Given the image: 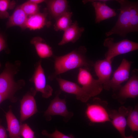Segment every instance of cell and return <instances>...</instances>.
<instances>
[{"mask_svg":"<svg viewBox=\"0 0 138 138\" xmlns=\"http://www.w3.org/2000/svg\"><path fill=\"white\" fill-rule=\"evenodd\" d=\"M87 51L84 46H81L64 55L53 56L54 71L49 76V79L52 80L58 75L71 70L93 66L94 63L86 56Z\"/></svg>","mask_w":138,"mask_h":138,"instance_id":"cell-1","label":"cell"},{"mask_svg":"<svg viewBox=\"0 0 138 138\" xmlns=\"http://www.w3.org/2000/svg\"><path fill=\"white\" fill-rule=\"evenodd\" d=\"M20 64V62L18 61L14 64L7 63L5 69L0 74V94L12 102L16 101L14 94L25 85L23 80L17 82L14 80V76L17 73Z\"/></svg>","mask_w":138,"mask_h":138,"instance_id":"cell-2","label":"cell"},{"mask_svg":"<svg viewBox=\"0 0 138 138\" xmlns=\"http://www.w3.org/2000/svg\"><path fill=\"white\" fill-rule=\"evenodd\" d=\"M108 102L100 98L95 97L92 103L88 104L85 114L89 122L92 123L110 122V110L107 107Z\"/></svg>","mask_w":138,"mask_h":138,"instance_id":"cell-3","label":"cell"},{"mask_svg":"<svg viewBox=\"0 0 138 138\" xmlns=\"http://www.w3.org/2000/svg\"><path fill=\"white\" fill-rule=\"evenodd\" d=\"M116 1L120 5V8L118 9L120 11L118 18L113 28L109 31L106 32L105 34L107 37L113 34H116L124 37L129 33V27L130 21V1L125 0Z\"/></svg>","mask_w":138,"mask_h":138,"instance_id":"cell-4","label":"cell"},{"mask_svg":"<svg viewBox=\"0 0 138 138\" xmlns=\"http://www.w3.org/2000/svg\"><path fill=\"white\" fill-rule=\"evenodd\" d=\"M113 38L108 37L104 40L103 45L107 48L105 55V59L112 61L114 57L138 49L137 43L126 39L115 42Z\"/></svg>","mask_w":138,"mask_h":138,"instance_id":"cell-5","label":"cell"},{"mask_svg":"<svg viewBox=\"0 0 138 138\" xmlns=\"http://www.w3.org/2000/svg\"><path fill=\"white\" fill-rule=\"evenodd\" d=\"M77 79L79 84L91 97L99 94L103 88L99 80L94 78L90 73L84 68H79Z\"/></svg>","mask_w":138,"mask_h":138,"instance_id":"cell-6","label":"cell"},{"mask_svg":"<svg viewBox=\"0 0 138 138\" xmlns=\"http://www.w3.org/2000/svg\"><path fill=\"white\" fill-rule=\"evenodd\" d=\"M131 73L132 76L126 83L112 95L113 98L121 104L124 103L126 99L134 98L138 96V70L134 69Z\"/></svg>","mask_w":138,"mask_h":138,"instance_id":"cell-7","label":"cell"},{"mask_svg":"<svg viewBox=\"0 0 138 138\" xmlns=\"http://www.w3.org/2000/svg\"><path fill=\"white\" fill-rule=\"evenodd\" d=\"M61 92L60 90L57 91L55 97L44 112V115L47 121L51 120L52 116L59 115L63 117V121L67 122L73 115V112L69 111L67 109L65 98L61 99L59 98Z\"/></svg>","mask_w":138,"mask_h":138,"instance_id":"cell-8","label":"cell"},{"mask_svg":"<svg viewBox=\"0 0 138 138\" xmlns=\"http://www.w3.org/2000/svg\"><path fill=\"white\" fill-rule=\"evenodd\" d=\"M132 63L131 61H129L125 59H122L109 81L107 90L111 89L113 92L117 91L122 86L121 84L128 80Z\"/></svg>","mask_w":138,"mask_h":138,"instance_id":"cell-9","label":"cell"},{"mask_svg":"<svg viewBox=\"0 0 138 138\" xmlns=\"http://www.w3.org/2000/svg\"><path fill=\"white\" fill-rule=\"evenodd\" d=\"M40 60L37 63L35 70L30 81L33 83L36 91L40 92L43 97L48 98L52 94L53 89L49 85L47 84L45 76Z\"/></svg>","mask_w":138,"mask_h":138,"instance_id":"cell-10","label":"cell"},{"mask_svg":"<svg viewBox=\"0 0 138 138\" xmlns=\"http://www.w3.org/2000/svg\"><path fill=\"white\" fill-rule=\"evenodd\" d=\"M133 109L129 106L120 107L118 110H110L109 116L110 122L120 133L121 136L125 137V130L127 125V117L130 111Z\"/></svg>","mask_w":138,"mask_h":138,"instance_id":"cell-11","label":"cell"},{"mask_svg":"<svg viewBox=\"0 0 138 138\" xmlns=\"http://www.w3.org/2000/svg\"><path fill=\"white\" fill-rule=\"evenodd\" d=\"M36 93L34 89L31 88L30 91L27 92L21 100L20 119V124L38 111L34 98Z\"/></svg>","mask_w":138,"mask_h":138,"instance_id":"cell-12","label":"cell"},{"mask_svg":"<svg viewBox=\"0 0 138 138\" xmlns=\"http://www.w3.org/2000/svg\"><path fill=\"white\" fill-rule=\"evenodd\" d=\"M55 79L61 90L75 95L77 99L81 102H86L91 97L76 83L61 78L56 77Z\"/></svg>","mask_w":138,"mask_h":138,"instance_id":"cell-13","label":"cell"},{"mask_svg":"<svg viewBox=\"0 0 138 138\" xmlns=\"http://www.w3.org/2000/svg\"><path fill=\"white\" fill-rule=\"evenodd\" d=\"M109 0L83 1L85 4L90 2L94 8L95 14V19L96 24H99L101 21L115 16L117 15L115 9L109 7L106 4Z\"/></svg>","mask_w":138,"mask_h":138,"instance_id":"cell-14","label":"cell"},{"mask_svg":"<svg viewBox=\"0 0 138 138\" xmlns=\"http://www.w3.org/2000/svg\"><path fill=\"white\" fill-rule=\"evenodd\" d=\"M112 61L106 59L98 60L93 65L98 79L102 85L103 88L106 90L112 73Z\"/></svg>","mask_w":138,"mask_h":138,"instance_id":"cell-15","label":"cell"},{"mask_svg":"<svg viewBox=\"0 0 138 138\" xmlns=\"http://www.w3.org/2000/svg\"><path fill=\"white\" fill-rule=\"evenodd\" d=\"M47 15V10L43 13L39 12L28 16L24 29L28 28L30 30H35L40 29L45 26H50L51 23L48 20Z\"/></svg>","mask_w":138,"mask_h":138,"instance_id":"cell-16","label":"cell"},{"mask_svg":"<svg viewBox=\"0 0 138 138\" xmlns=\"http://www.w3.org/2000/svg\"><path fill=\"white\" fill-rule=\"evenodd\" d=\"M84 30V27L79 26L77 21H75L64 31L62 38L58 45H62L68 43L75 42L81 37Z\"/></svg>","mask_w":138,"mask_h":138,"instance_id":"cell-17","label":"cell"},{"mask_svg":"<svg viewBox=\"0 0 138 138\" xmlns=\"http://www.w3.org/2000/svg\"><path fill=\"white\" fill-rule=\"evenodd\" d=\"M47 10L51 17L56 20L68 11V2L65 0L45 1Z\"/></svg>","mask_w":138,"mask_h":138,"instance_id":"cell-18","label":"cell"},{"mask_svg":"<svg viewBox=\"0 0 138 138\" xmlns=\"http://www.w3.org/2000/svg\"><path fill=\"white\" fill-rule=\"evenodd\" d=\"M5 117L9 138H20L21 124L13 113L11 106L9 107Z\"/></svg>","mask_w":138,"mask_h":138,"instance_id":"cell-19","label":"cell"},{"mask_svg":"<svg viewBox=\"0 0 138 138\" xmlns=\"http://www.w3.org/2000/svg\"><path fill=\"white\" fill-rule=\"evenodd\" d=\"M30 43L34 46L38 55L41 58H48L53 56L51 48L41 37H35L31 40Z\"/></svg>","mask_w":138,"mask_h":138,"instance_id":"cell-20","label":"cell"},{"mask_svg":"<svg viewBox=\"0 0 138 138\" xmlns=\"http://www.w3.org/2000/svg\"><path fill=\"white\" fill-rule=\"evenodd\" d=\"M28 16L21 8L20 6L17 7L13 13L9 17L6 24L7 28L17 26L24 29Z\"/></svg>","mask_w":138,"mask_h":138,"instance_id":"cell-21","label":"cell"},{"mask_svg":"<svg viewBox=\"0 0 138 138\" xmlns=\"http://www.w3.org/2000/svg\"><path fill=\"white\" fill-rule=\"evenodd\" d=\"M130 21L129 32L138 31V3L130 1Z\"/></svg>","mask_w":138,"mask_h":138,"instance_id":"cell-22","label":"cell"},{"mask_svg":"<svg viewBox=\"0 0 138 138\" xmlns=\"http://www.w3.org/2000/svg\"><path fill=\"white\" fill-rule=\"evenodd\" d=\"M72 12L68 11L57 18L54 25V30L56 31H64L72 24Z\"/></svg>","mask_w":138,"mask_h":138,"instance_id":"cell-23","label":"cell"},{"mask_svg":"<svg viewBox=\"0 0 138 138\" xmlns=\"http://www.w3.org/2000/svg\"><path fill=\"white\" fill-rule=\"evenodd\" d=\"M127 125L133 132L138 131V108L137 105L130 112L126 119Z\"/></svg>","mask_w":138,"mask_h":138,"instance_id":"cell-24","label":"cell"},{"mask_svg":"<svg viewBox=\"0 0 138 138\" xmlns=\"http://www.w3.org/2000/svg\"><path fill=\"white\" fill-rule=\"evenodd\" d=\"M16 3L14 1L0 0V18L4 19L9 17L8 9H12L14 7Z\"/></svg>","mask_w":138,"mask_h":138,"instance_id":"cell-25","label":"cell"},{"mask_svg":"<svg viewBox=\"0 0 138 138\" xmlns=\"http://www.w3.org/2000/svg\"><path fill=\"white\" fill-rule=\"evenodd\" d=\"M20 6L28 16L39 12V7L38 5L35 4L29 0Z\"/></svg>","mask_w":138,"mask_h":138,"instance_id":"cell-26","label":"cell"},{"mask_svg":"<svg viewBox=\"0 0 138 138\" xmlns=\"http://www.w3.org/2000/svg\"><path fill=\"white\" fill-rule=\"evenodd\" d=\"M20 135L23 138H34V133L26 123L21 124Z\"/></svg>","mask_w":138,"mask_h":138,"instance_id":"cell-27","label":"cell"},{"mask_svg":"<svg viewBox=\"0 0 138 138\" xmlns=\"http://www.w3.org/2000/svg\"><path fill=\"white\" fill-rule=\"evenodd\" d=\"M42 134L48 138H73L71 136L66 135L55 129V131L53 133H49L45 130L42 131Z\"/></svg>","mask_w":138,"mask_h":138,"instance_id":"cell-28","label":"cell"},{"mask_svg":"<svg viewBox=\"0 0 138 138\" xmlns=\"http://www.w3.org/2000/svg\"><path fill=\"white\" fill-rule=\"evenodd\" d=\"M6 48L5 40L2 35L0 34V52Z\"/></svg>","mask_w":138,"mask_h":138,"instance_id":"cell-29","label":"cell"},{"mask_svg":"<svg viewBox=\"0 0 138 138\" xmlns=\"http://www.w3.org/2000/svg\"><path fill=\"white\" fill-rule=\"evenodd\" d=\"M0 138H7L6 131L3 126L0 124Z\"/></svg>","mask_w":138,"mask_h":138,"instance_id":"cell-30","label":"cell"},{"mask_svg":"<svg viewBox=\"0 0 138 138\" xmlns=\"http://www.w3.org/2000/svg\"><path fill=\"white\" fill-rule=\"evenodd\" d=\"M31 2L36 4H38L44 2H45V0H30Z\"/></svg>","mask_w":138,"mask_h":138,"instance_id":"cell-31","label":"cell"},{"mask_svg":"<svg viewBox=\"0 0 138 138\" xmlns=\"http://www.w3.org/2000/svg\"><path fill=\"white\" fill-rule=\"evenodd\" d=\"M7 99V98L0 94V104L4 100Z\"/></svg>","mask_w":138,"mask_h":138,"instance_id":"cell-32","label":"cell"},{"mask_svg":"<svg viewBox=\"0 0 138 138\" xmlns=\"http://www.w3.org/2000/svg\"><path fill=\"white\" fill-rule=\"evenodd\" d=\"M124 138H134L132 135H130L128 136H125Z\"/></svg>","mask_w":138,"mask_h":138,"instance_id":"cell-33","label":"cell"},{"mask_svg":"<svg viewBox=\"0 0 138 138\" xmlns=\"http://www.w3.org/2000/svg\"><path fill=\"white\" fill-rule=\"evenodd\" d=\"M1 67V63L0 62V68Z\"/></svg>","mask_w":138,"mask_h":138,"instance_id":"cell-34","label":"cell"},{"mask_svg":"<svg viewBox=\"0 0 138 138\" xmlns=\"http://www.w3.org/2000/svg\"><path fill=\"white\" fill-rule=\"evenodd\" d=\"M34 138H37L36 137H35Z\"/></svg>","mask_w":138,"mask_h":138,"instance_id":"cell-35","label":"cell"}]
</instances>
